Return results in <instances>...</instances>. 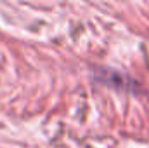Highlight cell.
Wrapping results in <instances>:
<instances>
[{
    "label": "cell",
    "instance_id": "1",
    "mask_svg": "<svg viewBox=\"0 0 149 148\" xmlns=\"http://www.w3.org/2000/svg\"><path fill=\"white\" fill-rule=\"evenodd\" d=\"M101 80L106 82L108 85H111L113 82L116 80V84H114L113 87H118V89H135V85H128V84H125V82H127V77H125V75L116 73V72H109V70H106V72L102 73Z\"/></svg>",
    "mask_w": 149,
    "mask_h": 148
}]
</instances>
